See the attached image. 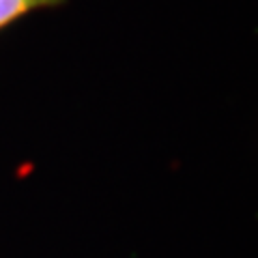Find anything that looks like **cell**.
<instances>
[{"instance_id":"6da1fadb","label":"cell","mask_w":258,"mask_h":258,"mask_svg":"<svg viewBox=\"0 0 258 258\" xmlns=\"http://www.w3.org/2000/svg\"><path fill=\"white\" fill-rule=\"evenodd\" d=\"M62 3L64 0H0V30L37 9H50Z\"/></svg>"}]
</instances>
